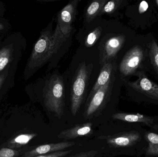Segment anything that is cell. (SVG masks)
Returning a JSON list of instances; mask_svg holds the SVG:
<instances>
[{"instance_id": "cell-1", "label": "cell", "mask_w": 158, "mask_h": 157, "mask_svg": "<svg viewBox=\"0 0 158 157\" xmlns=\"http://www.w3.org/2000/svg\"><path fill=\"white\" fill-rule=\"evenodd\" d=\"M44 105L49 112L61 119L64 114L65 86L63 78L55 75L48 81L44 93Z\"/></svg>"}, {"instance_id": "cell-2", "label": "cell", "mask_w": 158, "mask_h": 157, "mask_svg": "<svg viewBox=\"0 0 158 157\" xmlns=\"http://www.w3.org/2000/svg\"><path fill=\"white\" fill-rule=\"evenodd\" d=\"M52 35L51 29H44L41 32L28 61L27 67L28 70L36 71L43 66L55 54L51 41Z\"/></svg>"}, {"instance_id": "cell-3", "label": "cell", "mask_w": 158, "mask_h": 157, "mask_svg": "<svg viewBox=\"0 0 158 157\" xmlns=\"http://www.w3.org/2000/svg\"><path fill=\"white\" fill-rule=\"evenodd\" d=\"M85 63L79 65L74 76L71 88V111L76 116L84 99L85 94L88 85L89 71Z\"/></svg>"}, {"instance_id": "cell-4", "label": "cell", "mask_w": 158, "mask_h": 157, "mask_svg": "<svg viewBox=\"0 0 158 157\" xmlns=\"http://www.w3.org/2000/svg\"><path fill=\"white\" fill-rule=\"evenodd\" d=\"M114 80V78H111L105 85L95 92L86 102L84 113L85 118L92 117L105 105L111 95Z\"/></svg>"}, {"instance_id": "cell-5", "label": "cell", "mask_w": 158, "mask_h": 157, "mask_svg": "<svg viewBox=\"0 0 158 157\" xmlns=\"http://www.w3.org/2000/svg\"><path fill=\"white\" fill-rule=\"evenodd\" d=\"M144 58L141 47L135 46L125 54L119 65L121 73L124 76L133 74L139 67Z\"/></svg>"}, {"instance_id": "cell-6", "label": "cell", "mask_w": 158, "mask_h": 157, "mask_svg": "<svg viewBox=\"0 0 158 157\" xmlns=\"http://www.w3.org/2000/svg\"><path fill=\"white\" fill-rule=\"evenodd\" d=\"M125 41V37L118 35L109 38L100 48V65L108 62L111 61L118 52L121 49Z\"/></svg>"}, {"instance_id": "cell-7", "label": "cell", "mask_w": 158, "mask_h": 157, "mask_svg": "<svg viewBox=\"0 0 158 157\" xmlns=\"http://www.w3.org/2000/svg\"><path fill=\"white\" fill-rule=\"evenodd\" d=\"M98 139H106L110 146L114 147H129L134 145L141 139L136 132H126L107 136H99Z\"/></svg>"}, {"instance_id": "cell-8", "label": "cell", "mask_w": 158, "mask_h": 157, "mask_svg": "<svg viewBox=\"0 0 158 157\" xmlns=\"http://www.w3.org/2000/svg\"><path fill=\"white\" fill-rule=\"evenodd\" d=\"M138 79L128 82L129 86L135 91L158 100V85L148 79L144 73H138Z\"/></svg>"}, {"instance_id": "cell-9", "label": "cell", "mask_w": 158, "mask_h": 157, "mask_svg": "<svg viewBox=\"0 0 158 157\" xmlns=\"http://www.w3.org/2000/svg\"><path fill=\"white\" fill-rule=\"evenodd\" d=\"M79 1H70L57 15V25L61 28L72 27V23L76 18L77 7Z\"/></svg>"}, {"instance_id": "cell-10", "label": "cell", "mask_w": 158, "mask_h": 157, "mask_svg": "<svg viewBox=\"0 0 158 157\" xmlns=\"http://www.w3.org/2000/svg\"><path fill=\"white\" fill-rule=\"evenodd\" d=\"M76 143L72 142H63L56 143H50L40 146L35 149L27 152L25 157H35L41 155H47L74 146Z\"/></svg>"}, {"instance_id": "cell-11", "label": "cell", "mask_w": 158, "mask_h": 157, "mask_svg": "<svg viewBox=\"0 0 158 157\" xmlns=\"http://www.w3.org/2000/svg\"><path fill=\"white\" fill-rule=\"evenodd\" d=\"M92 123L78 124L72 128L61 131L57 135L59 139L64 140L76 139L81 136H88L93 134Z\"/></svg>"}, {"instance_id": "cell-12", "label": "cell", "mask_w": 158, "mask_h": 157, "mask_svg": "<svg viewBox=\"0 0 158 157\" xmlns=\"http://www.w3.org/2000/svg\"><path fill=\"white\" fill-rule=\"evenodd\" d=\"M114 120H119L131 123H140L144 124L150 127L158 130V126L155 124V120L153 117L146 115L139 114H130V113H115L112 116Z\"/></svg>"}, {"instance_id": "cell-13", "label": "cell", "mask_w": 158, "mask_h": 157, "mask_svg": "<svg viewBox=\"0 0 158 157\" xmlns=\"http://www.w3.org/2000/svg\"><path fill=\"white\" fill-rule=\"evenodd\" d=\"M101 66L100 73L96 82L89 93L86 102L90 99L95 92L100 88L105 85L112 78V74L114 70V65L112 63V61L106 63Z\"/></svg>"}, {"instance_id": "cell-14", "label": "cell", "mask_w": 158, "mask_h": 157, "mask_svg": "<svg viewBox=\"0 0 158 157\" xmlns=\"http://www.w3.org/2000/svg\"><path fill=\"white\" fill-rule=\"evenodd\" d=\"M72 30V26L61 28L56 25L55 30L51 37V41L55 53L58 51L60 47L70 37Z\"/></svg>"}, {"instance_id": "cell-15", "label": "cell", "mask_w": 158, "mask_h": 157, "mask_svg": "<svg viewBox=\"0 0 158 157\" xmlns=\"http://www.w3.org/2000/svg\"><path fill=\"white\" fill-rule=\"evenodd\" d=\"M108 1L106 0H94L90 2L85 11V17L87 22H91L99 15L101 10Z\"/></svg>"}, {"instance_id": "cell-16", "label": "cell", "mask_w": 158, "mask_h": 157, "mask_svg": "<svg viewBox=\"0 0 158 157\" xmlns=\"http://www.w3.org/2000/svg\"><path fill=\"white\" fill-rule=\"evenodd\" d=\"M36 134H21L14 138L9 142V146L15 147V146L24 145L27 144L31 139L37 136Z\"/></svg>"}, {"instance_id": "cell-17", "label": "cell", "mask_w": 158, "mask_h": 157, "mask_svg": "<svg viewBox=\"0 0 158 157\" xmlns=\"http://www.w3.org/2000/svg\"><path fill=\"white\" fill-rule=\"evenodd\" d=\"M149 54L151 64L158 73V46L155 40L149 43Z\"/></svg>"}, {"instance_id": "cell-18", "label": "cell", "mask_w": 158, "mask_h": 157, "mask_svg": "<svg viewBox=\"0 0 158 157\" xmlns=\"http://www.w3.org/2000/svg\"><path fill=\"white\" fill-rule=\"evenodd\" d=\"M12 48L6 46L0 50V72L8 64L12 55Z\"/></svg>"}, {"instance_id": "cell-19", "label": "cell", "mask_w": 158, "mask_h": 157, "mask_svg": "<svg viewBox=\"0 0 158 157\" xmlns=\"http://www.w3.org/2000/svg\"><path fill=\"white\" fill-rule=\"evenodd\" d=\"M122 2L123 1L120 0H112L107 2L101 10L99 15H102L104 14H113L119 7Z\"/></svg>"}, {"instance_id": "cell-20", "label": "cell", "mask_w": 158, "mask_h": 157, "mask_svg": "<svg viewBox=\"0 0 158 157\" xmlns=\"http://www.w3.org/2000/svg\"><path fill=\"white\" fill-rule=\"evenodd\" d=\"M102 32V29L100 27L95 29L91 31L86 36L85 41V46L87 48H90L94 45L100 37Z\"/></svg>"}, {"instance_id": "cell-21", "label": "cell", "mask_w": 158, "mask_h": 157, "mask_svg": "<svg viewBox=\"0 0 158 157\" xmlns=\"http://www.w3.org/2000/svg\"><path fill=\"white\" fill-rule=\"evenodd\" d=\"M72 152V150H71L58 151L47 155H41L35 157H64L69 155Z\"/></svg>"}, {"instance_id": "cell-22", "label": "cell", "mask_w": 158, "mask_h": 157, "mask_svg": "<svg viewBox=\"0 0 158 157\" xmlns=\"http://www.w3.org/2000/svg\"><path fill=\"white\" fill-rule=\"evenodd\" d=\"M17 152L10 148H4L0 150V157H14Z\"/></svg>"}, {"instance_id": "cell-23", "label": "cell", "mask_w": 158, "mask_h": 157, "mask_svg": "<svg viewBox=\"0 0 158 157\" xmlns=\"http://www.w3.org/2000/svg\"><path fill=\"white\" fill-rule=\"evenodd\" d=\"M97 150H91L87 152H81L71 157H94L98 154Z\"/></svg>"}, {"instance_id": "cell-24", "label": "cell", "mask_w": 158, "mask_h": 157, "mask_svg": "<svg viewBox=\"0 0 158 157\" xmlns=\"http://www.w3.org/2000/svg\"><path fill=\"white\" fill-rule=\"evenodd\" d=\"M146 153L148 155H158V145L153 147H148Z\"/></svg>"}, {"instance_id": "cell-25", "label": "cell", "mask_w": 158, "mask_h": 157, "mask_svg": "<svg viewBox=\"0 0 158 157\" xmlns=\"http://www.w3.org/2000/svg\"><path fill=\"white\" fill-rule=\"evenodd\" d=\"M148 4L147 2L146 1H142L140 3L139 6V12L140 14H142L145 13L148 9Z\"/></svg>"}, {"instance_id": "cell-26", "label": "cell", "mask_w": 158, "mask_h": 157, "mask_svg": "<svg viewBox=\"0 0 158 157\" xmlns=\"http://www.w3.org/2000/svg\"><path fill=\"white\" fill-rule=\"evenodd\" d=\"M5 79V76L4 74H2L0 75V88H1L3 83Z\"/></svg>"}, {"instance_id": "cell-27", "label": "cell", "mask_w": 158, "mask_h": 157, "mask_svg": "<svg viewBox=\"0 0 158 157\" xmlns=\"http://www.w3.org/2000/svg\"><path fill=\"white\" fill-rule=\"evenodd\" d=\"M4 27L3 26H2V25L0 23V30H2V29H3Z\"/></svg>"}, {"instance_id": "cell-28", "label": "cell", "mask_w": 158, "mask_h": 157, "mask_svg": "<svg viewBox=\"0 0 158 157\" xmlns=\"http://www.w3.org/2000/svg\"><path fill=\"white\" fill-rule=\"evenodd\" d=\"M156 3H157V4L158 5V0H157V1H156Z\"/></svg>"}]
</instances>
